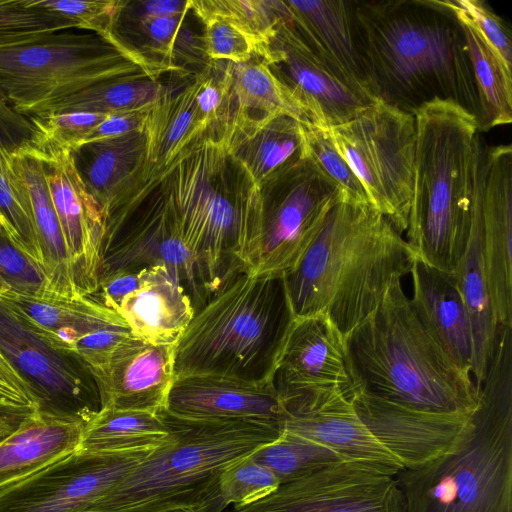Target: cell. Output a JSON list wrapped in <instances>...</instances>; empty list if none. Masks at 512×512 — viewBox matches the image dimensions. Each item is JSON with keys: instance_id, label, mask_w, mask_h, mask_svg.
<instances>
[{"instance_id": "6da1fadb", "label": "cell", "mask_w": 512, "mask_h": 512, "mask_svg": "<svg viewBox=\"0 0 512 512\" xmlns=\"http://www.w3.org/2000/svg\"><path fill=\"white\" fill-rule=\"evenodd\" d=\"M353 15L363 83L375 100L413 116L449 101L477 119L466 37L444 1L357 0Z\"/></svg>"}, {"instance_id": "7a4b0ae2", "label": "cell", "mask_w": 512, "mask_h": 512, "mask_svg": "<svg viewBox=\"0 0 512 512\" xmlns=\"http://www.w3.org/2000/svg\"><path fill=\"white\" fill-rule=\"evenodd\" d=\"M417 254L371 204L344 196L299 263L283 274L294 316L321 314L345 337L410 273Z\"/></svg>"}, {"instance_id": "3957f363", "label": "cell", "mask_w": 512, "mask_h": 512, "mask_svg": "<svg viewBox=\"0 0 512 512\" xmlns=\"http://www.w3.org/2000/svg\"><path fill=\"white\" fill-rule=\"evenodd\" d=\"M163 170L183 241L211 299L249 272L260 187L231 152L225 127L192 140Z\"/></svg>"}, {"instance_id": "277c9868", "label": "cell", "mask_w": 512, "mask_h": 512, "mask_svg": "<svg viewBox=\"0 0 512 512\" xmlns=\"http://www.w3.org/2000/svg\"><path fill=\"white\" fill-rule=\"evenodd\" d=\"M355 391L414 410L472 416L479 390L428 334L401 279L344 339Z\"/></svg>"}, {"instance_id": "5b68a950", "label": "cell", "mask_w": 512, "mask_h": 512, "mask_svg": "<svg viewBox=\"0 0 512 512\" xmlns=\"http://www.w3.org/2000/svg\"><path fill=\"white\" fill-rule=\"evenodd\" d=\"M474 429L457 446L396 475L406 512H512V328L498 327Z\"/></svg>"}, {"instance_id": "8992f818", "label": "cell", "mask_w": 512, "mask_h": 512, "mask_svg": "<svg viewBox=\"0 0 512 512\" xmlns=\"http://www.w3.org/2000/svg\"><path fill=\"white\" fill-rule=\"evenodd\" d=\"M170 439L150 452L85 512H221L223 470L277 440L280 425L243 419H199L160 412Z\"/></svg>"}, {"instance_id": "52a82bcc", "label": "cell", "mask_w": 512, "mask_h": 512, "mask_svg": "<svg viewBox=\"0 0 512 512\" xmlns=\"http://www.w3.org/2000/svg\"><path fill=\"white\" fill-rule=\"evenodd\" d=\"M413 194L406 240L417 257L453 272L469 237L484 144L476 117L435 100L415 114Z\"/></svg>"}, {"instance_id": "ba28073f", "label": "cell", "mask_w": 512, "mask_h": 512, "mask_svg": "<svg viewBox=\"0 0 512 512\" xmlns=\"http://www.w3.org/2000/svg\"><path fill=\"white\" fill-rule=\"evenodd\" d=\"M294 317L283 274L240 275L194 313L174 347V379L272 380Z\"/></svg>"}, {"instance_id": "9c48e42d", "label": "cell", "mask_w": 512, "mask_h": 512, "mask_svg": "<svg viewBox=\"0 0 512 512\" xmlns=\"http://www.w3.org/2000/svg\"><path fill=\"white\" fill-rule=\"evenodd\" d=\"M73 30L0 48V92L18 112L28 117L49 103L114 78L183 71L148 57L114 33Z\"/></svg>"}, {"instance_id": "30bf717a", "label": "cell", "mask_w": 512, "mask_h": 512, "mask_svg": "<svg viewBox=\"0 0 512 512\" xmlns=\"http://www.w3.org/2000/svg\"><path fill=\"white\" fill-rule=\"evenodd\" d=\"M103 217L100 277L164 266L182 285L195 312L210 300L183 241L163 166L150 164L141 181L118 198Z\"/></svg>"}, {"instance_id": "8fae6325", "label": "cell", "mask_w": 512, "mask_h": 512, "mask_svg": "<svg viewBox=\"0 0 512 512\" xmlns=\"http://www.w3.org/2000/svg\"><path fill=\"white\" fill-rule=\"evenodd\" d=\"M327 128L370 204L400 234L406 233L413 194L414 116L376 100L349 121Z\"/></svg>"}, {"instance_id": "7c38bea8", "label": "cell", "mask_w": 512, "mask_h": 512, "mask_svg": "<svg viewBox=\"0 0 512 512\" xmlns=\"http://www.w3.org/2000/svg\"><path fill=\"white\" fill-rule=\"evenodd\" d=\"M341 190L308 158L260 186V219L249 272L284 274L301 260Z\"/></svg>"}, {"instance_id": "4fadbf2b", "label": "cell", "mask_w": 512, "mask_h": 512, "mask_svg": "<svg viewBox=\"0 0 512 512\" xmlns=\"http://www.w3.org/2000/svg\"><path fill=\"white\" fill-rule=\"evenodd\" d=\"M0 351L31 387L38 414L86 425L101 409L90 370L48 345L1 301Z\"/></svg>"}, {"instance_id": "5bb4252c", "label": "cell", "mask_w": 512, "mask_h": 512, "mask_svg": "<svg viewBox=\"0 0 512 512\" xmlns=\"http://www.w3.org/2000/svg\"><path fill=\"white\" fill-rule=\"evenodd\" d=\"M274 6L278 20L264 61L310 125L345 123L376 101L362 84L308 46L293 26L283 1H274Z\"/></svg>"}, {"instance_id": "9a60e30c", "label": "cell", "mask_w": 512, "mask_h": 512, "mask_svg": "<svg viewBox=\"0 0 512 512\" xmlns=\"http://www.w3.org/2000/svg\"><path fill=\"white\" fill-rule=\"evenodd\" d=\"M398 472L365 461L335 462L229 512H406Z\"/></svg>"}, {"instance_id": "2e32d148", "label": "cell", "mask_w": 512, "mask_h": 512, "mask_svg": "<svg viewBox=\"0 0 512 512\" xmlns=\"http://www.w3.org/2000/svg\"><path fill=\"white\" fill-rule=\"evenodd\" d=\"M0 301L52 348L82 362L96 383L116 346L132 334L116 311L90 296L67 298L49 291L28 296L7 290Z\"/></svg>"}, {"instance_id": "e0dca14e", "label": "cell", "mask_w": 512, "mask_h": 512, "mask_svg": "<svg viewBox=\"0 0 512 512\" xmlns=\"http://www.w3.org/2000/svg\"><path fill=\"white\" fill-rule=\"evenodd\" d=\"M153 450L76 449L0 489V512H85Z\"/></svg>"}, {"instance_id": "ac0fdd59", "label": "cell", "mask_w": 512, "mask_h": 512, "mask_svg": "<svg viewBox=\"0 0 512 512\" xmlns=\"http://www.w3.org/2000/svg\"><path fill=\"white\" fill-rule=\"evenodd\" d=\"M43 160L50 196L63 232L73 279L80 296L98 287L104 218L74 164L71 149L49 143L35 147Z\"/></svg>"}, {"instance_id": "d6986e66", "label": "cell", "mask_w": 512, "mask_h": 512, "mask_svg": "<svg viewBox=\"0 0 512 512\" xmlns=\"http://www.w3.org/2000/svg\"><path fill=\"white\" fill-rule=\"evenodd\" d=\"M377 441L401 463L417 469L461 443L474 429L472 416L414 410L355 391L350 398Z\"/></svg>"}, {"instance_id": "ffe728a7", "label": "cell", "mask_w": 512, "mask_h": 512, "mask_svg": "<svg viewBox=\"0 0 512 512\" xmlns=\"http://www.w3.org/2000/svg\"><path fill=\"white\" fill-rule=\"evenodd\" d=\"M482 250L498 325L512 328V148L483 147L480 175Z\"/></svg>"}, {"instance_id": "44dd1931", "label": "cell", "mask_w": 512, "mask_h": 512, "mask_svg": "<svg viewBox=\"0 0 512 512\" xmlns=\"http://www.w3.org/2000/svg\"><path fill=\"white\" fill-rule=\"evenodd\" d=\"M272 381L281 401L339 389L351 398L343 336L323 315L295 316L278 357Z\"/></svg>"}, {"instance_id": "7402d4cb", "label": "cell", "mask_w": 512, "mask_h": 512, "mask_svg": "<svg viewBox=\"0 0 512 512\" xmlns=\"http://www.w3.org/2000/svg\"><path fill=\"white\" fill-rule=\"evenodd\" d=\"M282 403L286 411L283 431L331 448L347 460L403 469L367 429L342 390L316 391Z\"/></svg>"}, {"instance_id": "603a6c76", "label": "cell", "mask_w": 512, "mask_h": 512, "mask_svg": "<svg viewBox=\"0 0 512 512\" xmlns=\"http://www.w3.org/2000/svg\"><path fill=\"white\" fill-rule=\"evenodd\" d=\"M165 410L199 419H243L278 424L286 411L272 380L202 374L173 379Z\"/></svg>"}, {"instance_id": "cb8c5ba5", "label": "cell", "mask_w": 512, "mask_h": 512, "mask_svg": "<svg viewBox=\"0 0 512 512\" xmlns=\"http://www.w3.org/2000/svg\"><path fill=\"white\" fill-rule=\"evenodd\" d=\"M175 345H157L133 334L114 349L97 386L101 408L159 413L172 385Z\"/></svg>"}, {"instance_id": "d4e9b609", "label": "cell", "mask_w": 512, "mask_h": 512, "mask_svg": "<svg viewBox=\"0 0 512 512\" xmlns=\"http://www.w3.org/2000/svg\"><path fill=\"white\" fill-rule=\"evenodd\" d=\"M409 274L410 302L418 319L451 360L472 375L471 324L454 273L429 266L416 256Z\"/></svg>"}, {"instance_id": "484cf974", "label": "cell", "mask_w": 512, "mask_h": 512, "mask_svg": "<svg viewBox=\"0 0 512 512\" xmlns=\"http://www.w3.org/2000/svg\"><path fill=\"white\" fill-rule=\"evenodd\" d=\"M11 169L36 230L48 282L47 291L67 298L81 297L75 287L63 232L39 151L30 147L11 154Z\"/></svg>"}, {"instance_id": "4316f807", "label": "cell", "mask_w": 512, "mask_h": 512, "mask_svg": "<svg viewBox=\"0 0 512 512\" xmlns=\"http://www.w3.org/2000/svg\"><path fill=\"white\" fill-rule=\"evenodd\" d=\"M133 335L157 345H175L195 311L179 281L164 266L139 270V280L115 310Z\"/></svg>"}, {"instance_id": "83f0119b", "label": "cell", "mask_w": 512, "mask_h": 512, "mask_svg": "<svg viewBox=\"0 0 512 512\" xmlns=\"http://www.w3.org/2000/svg\"><path fill=\"white\" fill-rule=\"evenodd\" d=\"M71 152L75 167L103 216L141 181L150 164L145 129L85 143Z\"/></svg>"}, {"instance_id": "f1b7e54d", "label": "cell", "mask_w": 512, "mask_h": 512, "mask_svg": "<svg viewBox=\"0 0 512 512\" xmlns=\"http://www.w3.org/2000/svg\"><path fill=\"white\" fill-rule=\"evenodd\" d=\"M225 134L231 152L259 187L307 157L303 124L286 114L258 119L232 115Z\"/></svg>"}, {"instance_id": "f546056e", "label": "cell", "mask_w": 512, "mask_h": 512, "mask_svg": "<svg viewBox=\"0 0 512 512\" xmlns=\"http://www.w3.org/2000/svg\"><path fill=\"white\" fill-rule=\"evenodd\" d=\"M481 165L482 157L473 201L469 237L463 254L453 270L471 324L473 340L472 377L478 389L485 379L493 357L499 327L491 306L482 250Z\"/></svg>"}, {"instance_id": "4dcf8cb0", "label": "cell", "mask_w": 512, "mask_h": 512, "mask_svg": "<svg viewBox=\"0 0 512 512\" xmlns=\"http://www.w3.org/2000/svg\"><path fill=\"white\" fill-rule=\"evenodd\" d=\"M283 3L293 26L308 46L365 87L356 44L353 1L289 0Z\"/></svg>"}, {"instance_id": "1f68e13d", "label": "cell", "mask_w": 512, "mask_h": 512, "mask_svg": "<svg viewBox=\"0 0 512 512\" xmlns=\"http://www.w3.org/2000/svg\"><path fill=\"white\" fill-rule=\"evenodd\" d=\"M84 427L37 412L0 441V489L76 450Z\"/></svg>"}, {"instance_id": "d6a6232c", "label": "cell", "mask_w": 512, "mask_h": 512, "mask_svg": "<svg viewBox=\"0 0 512 512\" xmlns=\"http://www.w3.org/2000/svg\"><path fill=\"white\" fill-rule=\"evenodd\" d=\"M458 18L466 37L479 104V131L512 121V68L489 44L455 0H444Z\"/></svg>"}, {"instance_id": "836d02e7", "label": "cell", "mask_w": 512, "mask_h": 512, "mask_svg": "<svg viewBox=\"0 0 512 512\" xmlns=\"http://www.w3.org/2000/svg\"><path fill=\"white\" fill-rule=\"evenodd\" d=\"M170 439L161 413L101 408L85 425L78 449L89 452L155 450Z\"/></svg>"}, {"instance_id": "e575fe53", "label": "cell", "mask_w": 512, "mask_h": 512, "mask_svg": "<svg viewBox=\"0 0 512 512\" xmlns=\"http://www.w3.org/2000/svg\"><path fill=\"white\" fill-rule=\"evenodd\" d=\"M149 163L166 165L180 149L204 135L196 102L195 76L183 85L166 90L149 113L146 127Z\"/></svg>"}, {"instance_id": "d590c367", "label": "cell", "mask_w": 512, "mask_h": 512, "mask_svg": "<svg viewBox=\"0 0 512 512\" xmlns=\"http://www.w3.org/2000/svg\"><path fill=\"white\" fill-rule=\"evenodd\" d=\"M166 90L160 77L133 75L106 80L49 103L28 117L66 112L117 114L152 109Z\"/></svg>"}, {"instance_id": "8d00e7d4", "label": "cell", "mask_w": 512, "mask_h": 512, "mask_svg": "<svg viewBox=\"0 0 512 512\" xmlns=\"http://www.w3.org/2000/svg\"><path fill=\"white\" fill-rule=\"evenodd\" d=\"M233 95L232 115L258 119L286 114L304 125H310L305 114L260 57L234 64Z\"/></svg>"}, {"instance_id": "74e56055", "label": "cell", "mask_w": 512, "mask_h": 512, "mask_svg": "<svg viewBox=\"0 0 512 512\" xmlns=\"http://www.w3.org/2000/svg\"><path fill=\"white\" fill-rule=\"evenodd\" d=\"M190 7L203 25L205 52L210 60L241 64L255 57L266 59L267 47L230 17L211 8L206 0H191Z\"/></svg>"}, {"instance_id": "f35d334b", "label": "cell", "mask_w": 512, "mask_h": 512, "mask_svg": "<svg viewBox=\"0 0 512 512\" xmlns=\"http://www.w3.org/2000/svg\"><path fill=\"white\" fill-rule=\"evenodd\" d=\"M251 457L273 472L280 484L347 460L331 448L286 431L274 442L257 449Z\"/></svg>"}, {"instance_id": "ab89813d", "label": "cell", "mask_w": 512, "mask_h": 512, "mask_svg": "<svg viewBox=\"0 0 512 512\" xmlns=\"http://www.w3.org/2000/svg\"><path fill=\"white\" fill-rule=\"evenodd\" d=\"M0 227L22 252L43 269L36 230L11 169V153L0 146ZM44 271V270H43Z\"/></svg>"}, {"instance_id": "60d3db41", "label": "cell", "mask_w": 512, "mask_h": 512, "mask_svg": "<svg viewBox=\"0 0 512 512\" xmlns=\"http://www.w3.org/2000/svg\"><path fill=\"white\" fill-rule=\"evenodd\" d=\"M278 478L251 455L227 466L218 483V507L223 512L230 505L245 506L275 491Z\"/></svg>"}, {"instance_id": "b9f144b4", "label": "cell", "mask_w": 512, "mask_h": 512, "mask_svg": "<svg viewBox=\"0 0 512 512\" xmlns=\"http://www.w3.org/2000/svg\"><path fill=\"white\" fill-rule=\"evenodd\" d=\"M67 29L78 26L68 18L29 6L27 0H0V48Z\"/></svg>"}, {"instance_id": "7bdbcfd3", "label": "cell", "mask_w": 512, "mask_h": 512, "mask_svg": "<svg viewBox=\"0 0 512 512\" xmlns=\"http://www.w3.org/2000/svg\"><path fill=\"white\" fill-rule=\"evenodd\" d=\"M307 157L349 200L369 203L365 191L335 148L327 127L304 125Z\"/></svg>"}, {"instance_id": "ee69618b", "label": "cell", "mask_w": 512, "mask_h": 512, "mask_svg": "<svg viewBox=\"0 0 512 512\" xmlns=\"http://www.w3.org/2000/svg\"><path fill=\"white\" fill-rule=\"evenodd\" d=\"M124 0H27V4L74 21L78 30L100 35L113 33Z\"/></svg>"}, {"instance_id": "f6af8a7d", "label": "cell", "mask_w": 512, "mask_h": 512, "mask_svg": "<svg viewBox=\"0 0 512 512\" xmlns=\"http://www.w3.org/2000/svg\"><path fill=\"white\" fill-rule=\"evenodd\" d=\"M0 280L7 290L17 294L38 296L48 290L41 266L16 247L1 227Z\"/></svg>"}, {"instance_id": "bcb514c9", "label": "cell", "mask_w": 512, "mask_h": 512, "mask_svg": "<svg viewBox=\"0 0 512 512\" xmlns=\"http://www.w3.org/2000/svg\"><path fill=\"white\" fill-rule=\"evenodd\" d=\"M108 116V114L92 112H66L32 116L30 119L41 133L37 145L49 143L72 150Z\"/></svg>"}, {"instance_id": "7dc6e473", "label": "cell", "mask_w": 512, "mask_h": 512, "mask_svg": "<svg viewBox=\"0 0 512 512\" xmlns=\"http://www.w3.org/2000/svg\"><path fill=\"white\" fill-rule=\"evenodd\" d=\"M207 4L227 15L268 48L275 34L278 14L274 1L206 0Z\"/></svg>"}, {"instance_id": "c3c4849f", "label": "cell", "mask_w": 512, "mask_h": 512, "mask_svg": "<svg viewBox=\"0 0 512 512\" xmlns=\"http://www.w3.org/2000/svg\"><path fill=\"white\" fill-rule=\"evenodd\" d=\"M189 12L167 17L134 18L137 35L142 39L140 51L150 58V54H153L159 62L177 66L173 60L174 43Z\"/></svg>"}, {"instance_id": "681fc988", "label": "cell", "mask_w": 512, "mask_h": 512, "mask_svg": "<svg viewBox=\"0 0 512 512\" xmlns=\"http://www.w3.org/2000/svg\"><path fill=\"white\" fill-rule=\"evenodd\" d=\"M499 54L512 68V33L510 27L493 9L481 0H455Z\"/></svg>"}, {"instance_id": "f907efd6", "label": "cell", "mask_w": 512, "mask_h": 512, "mask_svg": "<svg viewBox=\"0 0 512 512\" xmlns=\"http://www.w3.org/2000/svg\"><path fill=\"white\" fill-rule=\"evenodd\" d=\"M40 137L30 117L18 112L0 92V146L13 154L36 147Z\"/></svg>"}, {"instance_id": "816d5d0a", "label": "cell", "mask_w": 512, "mask_h": 512, "mask_svg": "<svg viewBox=\"0 0 512 512\" xmlns=\"http://www.w3.org/2000/svg\"><path fill=\"white\" fill-rule=\"evenodd\" d=\"M151 110L152 109L109 115L95 126L77 146L145 129Z\"/></svg>"}, {"instance_id": "f5cc1de1", "label": "cell", "mask_w": 512, "mask_h": 512, "mask_svg": "<svg viewBox=\"0 0 512 512\" xmlns=\"http://www.w3.org/2000/svg\"><path fill=\"white\" fill-rule=\"evenodd\" d=\"M0 398L16 403L36 406V400L29 384L16 371L0 351Z\"/></svg>"}, {"instance_id": "db71d44e", "label": "cell", "mask_w": 512, "mask_h": 512, "mask_svg": "<svg viewBox=\"0 0 512 512\" xmlns=\"http://www.w3.org/2000/svg\"><path fill=\"white\" fill-rule=\"evenodd\" d=\"M36 413L37 409L33 405L0 398V441L16 431Z\"/></svg>"}, {"instance_id": "11a10c76", "label": "cell", "mask_w": 512, "mask_h": 512, "mask_svg": "<svg viewBox=\"0 0 512 512\" xmlns=\"http://www.w3.org/2000/svg\"><path fill=\"white\" fill-rule=\"evenodd\" d=\"M190 1L180 0H146L133 2L137 17H167L184 14L190 11Z\"/></svg>"}, {"instance_id": "9f6ffc18", "label": "cell", "mask_w": 512, "mask_h": 512, "mask_svg": "<svg viewBox=\"0 0 512 512\" xmlns=\"http://www.w3.org/2000/svg\"><path fill=\"white\" fill-rule=\"evenodd\" d=\"M7 291V288L5 287V285L2 283V281L0 280V295Z\"/></svg>"}, {"instance_id": "6f0895ef", "label": "cell", "mask_w": 512, "mask_h": 512, "mask_svg": "<svg viewBox=\"0 0 512 512\" xmlns=\"http://www.w3.org/2000/svg\"><path fill=\"white\" fill-rule=\"evenodd\" d=\"M169 512H195L191 509H179V510H175V511H169Z\"/></svg>"}]
</instances>
